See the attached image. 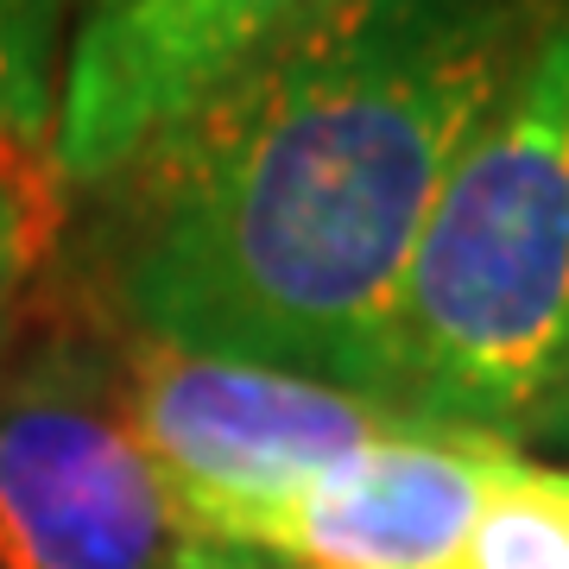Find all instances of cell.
<instances>
[{
  "label": "cell",
  "instance_id": "cell-5",
  "mask_svg": "<svg viewBox=\"0 0 569 569\" xmlns=\"http://www.w3.org/2000/svg\"><path fill=\"white\" fill-rule=\"evenodd\" d=\"M361 0H77L58 77L63 197L108 190L183 114Z\"/></svg>",
  "mask_w": 569,
  "mask_h": 569
},
{
  "label": "cell",
  "instance_id": "cell-8",
  "mask_svg": "<svg viewBox=\"0 0 569 569\" xmlns=\"http://www.w3.org/2000/svg\"><path fill=\"white\" fill-rule=\"evenodd\" d=\"M462 569H569V468L519 449L468 531Z\"/></svg>",
  "mask_w": 569,
  "mask_h": 569
},
{
  "label": "cell",
  "instance_id": "cell-1",
  "mask_svg": "<svg viewBox=\"0 0 569 569\" xmlns=\"http://www.w3.org/2000/svg\"><path fill=\"white\" fill-rule=\"evenodd\" d=\"M557 0H361L216 89L108 183L140 342L387 406L392 310L456 152Z\"/></svg>",
  "mask_w": 569,
  "mask_h": 569
},
{
  "label": "cell",
  "instance_id": "cell-3",
  "mask_svg": "<svg viewBox=\"0 0 569 569\" xmlns=\"http://www.w3.org/2000/svg\"><path fill=\"white\" fill-rule=\"evenodd\" d=\"M121 411L190 531L209 545H241L266 512L298 500L361 443L418 430L367 392L159 342L133 348Z\"/></svg>",
  "mask_w": 569,
  "mask_h": 569
},
{
  "label": "cell",
  "instance_id": "cell-9",
  "mask_svg": "<svg viewBox=\"0 0 569 569\" xmlns=\"http://www.w3.org/2000/svg\"><path fill=\"white\" fill-rule=\"evenodd\" d=\"M531 443L569 456V342H563V355H557V367H550V387H545V399H538V411H531L526 437H519V449H531Z\"/></svg>",
  "mask_w": 569,
  "mask_h": 569
},
{
  "label": "cell",
  "instance_id": "cell-2",
  "mask_svg": "<svg viewBox=\"0 0 569 569\" xmlns=\"http://www.w3.org/2000/svg\"><path fill=\"white\" fill-rule=\"evenodd\" d=\"M569 342V0L456 152L392 310L387 406L519 443Z\"/></svg>",
  "mask_w": 569,
  "mask_h": 569
},
{
  "label": "cell",
  "instance_id": "cell-7",
  "mask_svg": "<svg viewBox=\"0 0 569 569\" xmlns=\"http://www.w3.org/2000/svg\"><path fill=\"white\" fill-rule=\"evenodd\" d=\"M58 0H0V284L20 279L63 209Z\"/></svg>",
  "mask_w": 569,
  "mask_h": 569
},
{
  "label": "cell",
  "instance_id": "cell-10",
  "mask_svg": "<svg viewBox=\"0 0 569 569\" xmlns=\"http://www.w3.org/2000/svg\"><path fill=\"white\" fill-rule=\"evenodd\" d=\"M183 569H284V563H272L260 550H241V545H209V538H197L190 557H183Z\"/></svg>",
  "mask_w": 569,
  "mask_h": 569
},
{
  "label": "cell",
  "instance_id": "cell-4",
  "mask_svg": "<svg viewBox=\"0 0 569 569\" xmlns=\"http://www.w3.org/2000/svg\"><path fill=\"white\" fill-rule=\"evenodd\" d=\"M197 545L96 367L51 348L0 387V569H183Z\"/></svg>",
  "mask_w": 569,
  "mask_h": 569
},
{
  "label": "cell",
  "instance_id": "cell-6",
  "mask_svg": "<svg viewBox=\"0 0 569 569\" xmlns=\"http://www.w3.org/2000/svg\"><path fill=\"white\" fill-rule=\"evenodd\" d=\"M519 443L387 430L241 538L284 569H462L468 531Z\"/></svg>",
  "mask_w": 569,
  "mask_h": 569
}]
</instances>
